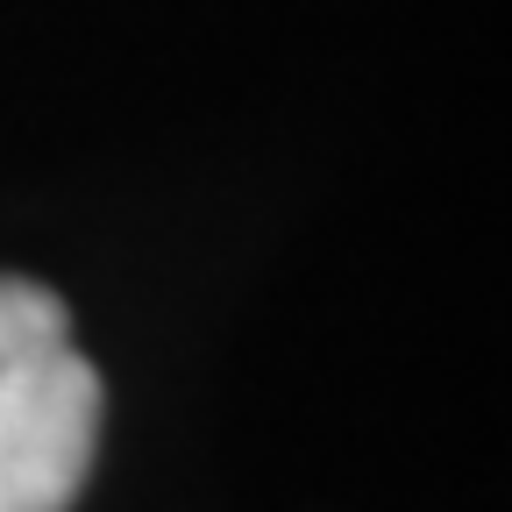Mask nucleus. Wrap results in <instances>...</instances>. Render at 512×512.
<instances>
[{
  "instance_id": "nucleus-1",
  "label": "nucleus",
  "mask_w": 512,
  "mask_h": 512,
  "mask_svg": "<svg viewBox=\"0 0 512 512\" xmlns=\"http://www.w3.org/2000/svg\"><path fill=\"white\" fill-rule=\"evenodd\" d=\"M100 448V370L72 313L29 278H0V512H72Z\"/></svg>"
}]
</instances>
